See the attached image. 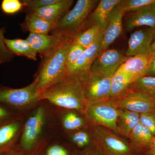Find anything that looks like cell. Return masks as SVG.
Wrapping results in <instances>:
<instances>
[{
  "label": "cell",
  "instance_id": "1",
  "mask_svg": "<svg viewBox=\"0 0 155 155\" xmlns=\"http://www.w3.org/2000/svg\"><path fill=\"white\" fill-rule=\"evenodd\" d=\"M83 78L67 75L63 80L42 91L40 100H46L61 107L84 115L88 101L84 96Z\"/></svg>",
  "mask_w": 155,
  "mask_h": 155
},
{
  "label": "cell",
  "instance_id": "2",
  "mask_svg": "<svg viewBox=\"0 0 155 155\" xmlns=\"http://www.w3.org/2000/svg\"><path fill=\"white\" fill-rule=\"evenodd\" d=\"M72 42V38L64 39L55 50L43 58L38 74L35 78L41 92L67 76V53Z\"/></svg>",
  "mask_w": 155,
  "mask_h": 155
},
{
  "label": "cell",
  "instance_id": "3",
  "mask_svg": "<svg viewBox=\"0 0 155 155\" xmlns=\"http://www.w3.org/2000/svg\"><path fill=\"white\" fill-rule=\"evenodd\" d=\"M98 2L96 0H78L72 9L56 24L51 35L63 38H72L85 30L87 19Z\"/></svg>",
  "mask_w": 155,
  "mask_h": 155
},
{
  "label": "cell",
  "instance_id": "4",
  "mask_svg": "<svg viewBox=\"0 0 155 155\" xmlns=\"http://www.w3.org/2000/svg\"><path fill=\"white\" fill-rule=\"evenodd\" d=\"M94 145L101 155H139L128 141L107 127L90 125Z\"/></svg>",
  "mask_w": 155,
  "mask_h": 155
},
{
  "label": "cell",
  "instance_id": "5",
  "mask_svg": "<svg viewBox=\"0 0 155 155\" xmlns=\"http://www.w3.org/2000/svg\"><path fill=\"white\" fill-rule=\"evenodd\" d=\"M119 109L110 100L88 103L84 115L90 125L107 127L117 133L116 122Z\"/></svg>",
  "mask_w": 155,
  "mask_h": 155
},
{
  "label": "cell",
  "instance_id": "6",
  "mask_svg": "<svg viewBox=\"0 0 155 155\" xmlns=\"http://www.w3.org/2000/svg\"><path fill=\"white\" fill-rule=\"evenodd\" d=\"M41 91L36 81L20 88L0 87V103L13 108H22L40 100Z\"/></svg>",
  "mask_w": 155,
  "mask_h": 155
},
{
  "label": "cell",
  "instance_id": "7",
  "mask_svg": "<svg viewBox=\"0 0 155 155\" xmlns=\"http://www.w3.org/2000/svg\"><path fill=\"white\" fill-rule=\"evenodd\" d=\"M116 107L139 114L155 111V101L146 94L129 87L121 94L109 100Z\"/></svg>",
  "mask_w": 155,
  "mask_h": 155
},
{
  "label": "cell",
  "instance_id": "8",
  "mask_svg": "<svg viewBox=\"0 0 155 155\" xmlns=\"http://www.w3.org/2000/svg\"><path fill=\"white\" fill-rule=\"evenodd\" d=\"M112 76L90 71L83 80L84 96L88 103L109 100Z\"/></svg>",
  "mask_w": 155,
  "mask_h": 155
},
{
  "label": "cell",
  "instance_id": "9",
  "mask_svg": "<svg viewBox=\"0 0 155 155\" xmlns=\"http://www.w3.org/2000/svg\"><path fill=\"white\" fill-rule=\"evenodd\" d=\"M45 110L40 107L25 122L21 138V150L26 155H31L43 127Z\"/></svg>",
  "mask_w": 155,
  "mask_h": 155
},
{
  "label": "cell",
  "instance_id": "10",
  "mask_svg": "<svg viewBox=\"0 0 155 155\" xmlns=\"http://www.w3.org/2000/svg\"><path fill=\"white\" fill-rule=\"evenodd\" d=\"M128 58L118 50H105L95 60L90 71L112 76Z\"/></svg>",
  "mask_w": 155,
  "mask_h": 155
},
{
  "label": "cell",
  "instance_id": "11",
  "mask_svg": "<svg viewBox=\"0 0 155 155\" xmlns=\"http://www.w3.org/2000/svg\"><path fill=\"white\" fill-rule=\"evenodd\" d=\"M104 30L100 31L94 42L84 50L82 55L67 75L84 78L88 75L92 65L101 52Z\"/></svg>",
  "mask_w": 155,
  "mask_h": 155
},
{
  "label": "cell",
  "instance_id": "12",
  "mask_svg": "<svg viewBox=\"0 0 155 155\" xmlns=\"http://www.w3.org/2000/svg\"><path fill=\"white\" fill-rule=\"evenodd\" d=\"M155 28H147L131 34L128 41L126 56L128 58L151 50L155 39Z\"/></svg>",
  "mask_w": 155,
  "mask_h": 155
},
{
  "label": "cell",
  "instance_id": "13",
  "mask_svg": "<svg viewBox=\"0 0 155 155\" xmlns=\"http://www.w3.org/2000/svg\"><path fill=\"white\" fill-rule=\"evenodd\" d=\"M155 54V49L152 46L151 49L148 51L128 58L118 70L132 76L137 80L145 75L150 62Z\"/></svg>",
  "mask_w": 155,
  "mask_h": 155
},
{
  "label": "cell",
  "instance_id": "14",
  "mask_svg": "<svg viewBox=\"0 0 155 155\" xmlns=\"http://www.w3.org/2000/svg\"><path fill=\"white\" fill-rule=\"evenodd\" d=\"M125 14L118 5L111 12L104 30L101 52L107 49L122 33V19Z\"/></svg>",
  "mask_w": 155,
  "mask_h": 155
},
{
  "label": "cell",
  "instance_id": "15",
  "mask_svg": "<svg viewBox=\"0 0 155 155\" xmlns=\"http://www.w3.org/2000/svg\"><path fill=\"white\" fill-rule=\"evenodd\" d=\"M64 39L49 34L30 33L26 40L35 52L43 58L55 50Z\"/></svg>",
  "mask_w": 155,
  "mask_h": 155
},
{
  "label": "cell",
  "instance_id": "16",
  "mask_svg": "<svg viewBox=\"0 0 155 155\" xmlns=\"http://www.w3.org/2000/svg\"><path fill=\"white\" fill-rule=\"evenodd\" d=\"M74 1L60 0L58 2L36 10H28L29 13L56 24L69 11Z\"/></svg>",
  "mask_w": 155,
  "mask_h": 155
},
{
  "label": "cell",
  "instance_id": "17",
  "mask_svg": "<svg viewBox=\"0 0 155 155\" xmlns=\"http://www.w3.org/2000/svg\"><path fill=\"white\" fill-rule=\"evenodd\" d=\"M120 1V0L100 1L96 8L89 16L85 25V29L93 25H98L101 29L104 30L111 12Z\"/></svg>",
  "mask_w": 155,
  "mask_h": 155
},
{
  "label": "cell",
  "instance_id": "18",
  "mask_svg": "<svg viewBox=\"0 0 155 155\" xmlns=\"http://www.w3.org/2000/svg\"><path fill=\"white\" fill-rule=\"evenodd\" d=\"M143 26L155 28V4L145 6L132 12L127 17L125 25L126 30Z\"/></svg>",
  "mask_w": 155,
  "mask_h": 155
},
{
  "label": "cell",
  "instance_id": "19",
  "mask_svg": "<svg viewBox=\"0 0 155 155\" xmlns=\"http://www.w3.org/2000/svg\"><path fill=\"white\" fill-rule=\"evenodd\" d=\"M154 136L150 130L141 123H139L130 133L128 142L139 155L143 154L152 143Z\"/></svg>",
  "mask_w": 155,
  "mask_h": 155
},
{
  "label": "cell",
  "instance_id": "20",
  "mask_svg": "<svg viewBox=\"0 0 155 155\" xmlns=\"http://www.w3.org/2000/svg\"><path fill=\"white\" fill-rule=\"evenodd\" d=\"M119 109L116 122L117 133L123 138L128 139L134 127L140 123V114L125 109Z\"/></svg>",
  "mask_w": 155,
  "mask_h": 155
},
{
  "label": "cell",
  "instance_id": "21",
  "mask_svg": "<svg viewBox=\"0 0 155 155\" xmlns=\"http://www.w3.org/2000/svg\"><path fill=\"white\" fill-rule=\"evenodd\" d=\"M56 24L31 14L26 13L25 20L20 24L24 30L30 33L48 34L54 28Z\"/></svg>",
  "mask_w": 155,
  "mask_h": 155
},
{
  "label": "cell",
  "instance_id": "22",
  "mask_svg": "<svg viewBox=\"0 0 155 155\" xmlns=\"http://www.w3.org/2000/svg\"><path fill=\"white\" fill-rule=\"evenodd\" d=\"M19 126L18 121L13 120L0 125V153L14 147L13 143Z\"/></svg>",
  "mask_w": 155,
  "mask_h": 155
},
{
  "label": "cell",
  "instance_id": "23",
  "mask_svg": "<svg viewBox=\"0 0 155 155\" xmlns=\"http://www.w3.org/2000/svg\"><path fill=\"white\" fill-rule=\"evenodd\" d=\"M5 42L6 47L13 54L23 56L31 60L37 61V53L31 46L27 40L5 38Z\"/></svg>",
  "mask_w": 155,
  "mask_h": 155
},
{
  "label": "cell",
  "instance_id": "24",
  "mask_svg": "<svg viewBox=\"0 0 155 155\" xmlns=\"http://www.w3.org/2000/svg\"><path fill=\"white\" fill-rule=\"evenodd\" d=\"M136 80V79L132 76L117 70L111 78V91L109 100L121 94Z\"/></svg>",
  "mask_w": 155,
  "mask_h": 155
},
{
  "label": "cell",
  "instance_id": "25",
  "mask_svg": "<svg viewBox=\"0 0 155 155\" xmlns=\"http://www.w3.org/2000/svg\"><path fill=\"white\" fill-rule=\"evenodd\" d=\"M101 30L98 25L91 26L75 35L72 38L73 42L86 49L94 42Z\"/></svg>",
  "mask_w": 155,
  "mask_h": 155
},
{
  "label": "cell",
  "instance_id": "26",
  "mask_svg": "<svg viewBox=\"0 0 155 155\" xmlns=\"http://www.w3.org/2000/svg\"><path fill=\"white\" fill-rule=\"evenodd\" d=\"M129 87L146 94L155 101V76L139 78Z\"/></svg>",
  "mask_w": 155,
  "mask_h": 155
},
{
  "label": "cell",
  "instance_id": "27",
  "mask_svg": "<svg viewBox=\"0 0 155 155\" xmlns=\"http://www.w3.org/2000/svg\"><path fill=\"white\" fill-rule=\"evenodd\" d=\"M89 122L77 113L69 112L64 116L63 120L64 127L66 130L73 131L81 129L87 126Z\"/></svg>",
  "mask_w": 155,
  "mask_h": 155
},
{
  "label": "cell",
  "instance_id": "28",
  "mask_svg": "<svg viewBox=\"0 0 155 155\" xmlns=\"http://www.w3.org/2000/svg\"><path fill=\"white\" fill-rule=\"evenodd\" d=\"M72 142L78 148L81 150L86 149L94 146L93 141L90 131L78 130L72 134Z\"/></svg>",
  "mask_w": 155,
  "mask_h": 155
},
{
  "label": "cell",
  "instance_id": "29",
  "mask_svg": "<svg viewBox=\"0 0 155 155\" xmlns=\"http://www.w3.org/2000/svg\"><path fill=\"white\" fill-rule=\"evenodd\" d=\"M153 4H155V0H121L117 5L125 13L134 12Z\"/></svg>",
  "mask_w": 155,
  "mask_h": 155
},
{
  "label": "cell",
  "instance_id": "30",
  "mask_svg": "<svg viewBox=\"0 0 155 155\" xmlns=\"http://www.w3.org/2000/svg\"><path fill=\"white\" fill-rule=\"evenodd\" d=\"M84 50L85 49L82 47L72 42V44L71 45L67 53V74L76 64Z\"/></svg>",
  "mask_w": 155,
  "mask_h": 155
},
{
  "label": "cell",
  "instance_id": "31",
  "mask_svg": "<svg viewBox=\"0 0 155 155\" xmlns=\"http://www.w3.org/2000/svg\"><path fill=\"white\" fill-rule=\"evenodd\" d=\"M24 6L19 0H3L1 5L2 11L8 15H13L19 12Z\"/></svg>",
  "mask_w": 155,
  "mask_h": 155
},
{
  "label": "cell",
  "instance_id": "32",
  "mask_svg": "<svg viewBox=\"0 0 155 155\" xmlns=\"http://www.w3.org/2000/svg\"><path fill=\"white\" fill-rule=\"evenodd\" d=\"M60 0H22L25 11L41 8L58 2Z\"/></svg>",
  "mask_w": 155,
  "mask_h": 155
},
{
  "label": "cell",
  "instance_id": "33",
  "mask_svg": "<svg viewBox=\"0 0 155 155\" xmlns=\"http://www.w3.org/2000/svg\"><path fill=\"white\" fill-rule=\"evenodd\" d=\"M4 29H0V61L2 63L9 62L13 60L14 55L10 51L5 44Z\"/></svg>",
  "mask_w": 155,
  "mask_h": 155
},
{
  "label": "cell",
  "instance_id": "34",
  "mask_svg": "<svg viewBox=\"0 0 155 155\" xmlns=\"http://www.w3.org/2000/svg\"><path fill=\"white\" fill-rule=\"evenodd\" d=\"M140 123L148 128L155 136V111L140 114Z\"/></svg>",
  "mask_w": 155,
  "mask_h": 155
},
{
  "label": "cell",
  "instance_id": "35",
  "mask_svg": "<svg viewBox=\"0 0 155 155\" xmlns=\"http://www.w3.org/2000/svg\"><path fill=\"white\" fill-rule=\"evenodd\" d=\"M74 152L69 151L67 148L58 144H54L48 147L43 150L40 155H75Z\"/></svg>",
  "mask_w": 155,
  "mask_h": 155
},
{
  "label": "cell",
  "instance_id": "36",
  "mask_svg": "<svg viewBox=\"0 0 155 155\" xmlns=\"http://www.w3.org/2000/svg\"><path fill=\"white\" fill-rule=\"evenodd\" d=\"M14 114L9 109L0 105V125L12 120Z\"/></svg>",
  "mask_w": 155,
  "mask_h": 155
},
{
  "label": "cell",
  "instance_id": "37",
  "mask_svg": "<svg viewBox=\"0 0 155 155\" xmlns=\"http://www.w3.org/2000/svg\"><path fill=\"white\" fill-rule=\"evenodd\" d=\"M75 155H101L94 146L86 149L76 151Z\"/></svg>",
  "mask_w": 155,
  "mask_h": 155
},
{
  "label": "cell",
  "instance_id": "38",
  "mask_svg": "<svg viewBox=\"0 0 155 155\" xmlns=\"http://www.w3.org/2000/svg\"><path fill=\"white\" fill-rule=\"evenodd\" d=\"M145 76H155V54L150 62Z\"/></svg>",
  "mask_w": 155,
  "mask_h": 155
},
{
  "label": "cell",
  "instance_id": "39",
  "mask_svg": "<svg viewBox=\"0 0 155 155\" xmlns=\"http://www.w3.org/2000/svg\"><path fill=\"white\" fill-rule=\"evenodd\" d=\"M0 155H26L18 149L13 148L6 151L0 153Z\"/></svg>",
  "mask_w": 155,
  "mask_h": 155
},
{
  "label": "cell",
  "instance_id": "40",
  "mask_svg": "<svg viewBox=\"0 0 155 155\" xmlns=\"http://www.w3.org/2000/svg\"><path fill=\"white\" fill-rule=\"evenodd\" d=\"M144 155H155V136L153 139L152 143L149 149L144 153Z\"/></svg>",
  "mask_w": 155,
  "mask_h": 155
},
{
  "label": "cell",
  "instance_id": "41",
  "mask_svg": "<svg viewBox=\"0 0 155 155\" xmlns=\"http://www.w3.org/2000/svg\"><path fill=\"white\" fill-rule=\"evenodd\" d=\"M152 46H153V47L155 49V39H154V41L153 43Z\"/></svg>",
  "mask_w": 155,
  "mask_h": 155
},
{
  "label": "cell",
  "instance_id": "42",
  "mask_svg": "<svg viewBox=\"0 0 155 155\" xmlns=\"http://www.w3.org/2000/svg\"><path fill=\"white\" fill-rule=\"evenodd\" d=\"M35 155H40V154L39 153H37Z\"/></svg>",
  "mask_w": 155,
  "mask_h": 155
},
{
  "label": "cell",
  "instance_id": "43",
  "mask_svg": "<svg viewBox=\"0 0 155 155\" xmlns=\"http://www.w3.org/2000/svg\"><path fill=\"white\" fill-rule=\"evenodd\" d=\"M2 62H1V61H0V64H2Z\"/></svg>",
  "mask_w": 155,
  "mask_h": 155
}]
</instances>
